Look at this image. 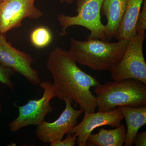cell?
<instances>
[{
  "label": "cell",
  "mask_w": 146,
  "mask_h": 146,
  "mask_svg": "<svg viewBox=\"0 0 146 146\" xmlns=\"http://www.w3.org/2000/svg\"><path fill=\"white\" fill-rule=\"evenodd\" d=\"M1 1H2V0H0V3H1Z\"/></svg>",
  "instance_id": "7402d4cb"
},
{
  "label": "cell",
  "mask_w": 146,
  "mask_h": 146,
  "mask_svg": "<svg viewBox=\"0 0 146 146\" xmlns=\"http://www.w3.org/2000/svg\"><path fill=\"white\" fill-rule=\"evenodd\" d=\"M104 0H77L75 16L60 14L57 16L58 21L61 27L60 35L67 34L66 30L73 26H80L89 30L90 34L87 39H100L107 41L105 27L102 23L101 9Z\"/></svg>",
  "instance_id": "277c9868"
},
{
  "label": "cell",
  "mask_w": 146,
  "mask_h": 146,
  "mask_svg": "<svg viewBox=\"0 0 146 146\" xmlns=\"http://www.w3.org/2000/svg\"><path fill=\"white\" fill-rule=\"evenodd\" d=\"M98 111H112L120 106H146V84L127 78L100 84L94 90Z\"/></svg>",
  "instance_id": "3957f363"
},
{
  "label": "cell",
  "mask_w": 146,
  "mask_h": 146,
  "mask_svg": "<svg viewBox=\"0 0 146 146\" xmlns=\"http://www.w3.org/2000/svg\"><path fill=\"white\" fill-rule=\"evenodd\" d=\"M46 68L52 77L55 98L71 100L84 112H96V97L90 89L99 82L79 68L69 51L54 48L48 56Z\"/></svg>",
  "instance_id": "6da1fadb"
},
{
  "label": "cell",
  "mask_w": 146,
  "mask_h": 146,
  "mask_svg": "<svg viewBox=\"0 0 146 146\" xmlns=\"http://www.w3.org/2000/svg\"><path fill=\"white\" fill-rule=\"evenodd\" d=\"M31 56L12 46L7 40L5 33H0V63L6 68L24 77L33 85L41 82L37 71L32 67Z\"/></svg>",
  "instance_id": "52a82bcc"
},
{
  "label": "cell",
  "mask_w": 146,
  "mask_h": 146,
  "mask_svg": "<svg viewBox=\"0 0 146 146\" xmlns=\"http://www.w3.org/2000/svg\"><path fill=\"white\" fill-rule=\"evenodd\" d=\"M31 42L34 47L42 48L48 46L52 39L51 32L45 27H39L33 30L30 35Z\"/></svg>",
  "instance_id": "9a60e30c"
},
{
  "label": "cell",
  "mask_w": 146,
  "mask_h": 146,
  "mask_svg": "<svg viewBox=\"0 0 146 146\" xmlns=\"http://www.w3.org/2000/svg\"><path fill=\"white\" fill-rule=\"evenodd\" d=\"M15 72L4 67L0 63V82L8 86L11 91L14 92L15 86L11 79V77Z\"/></svg>",
  "instance_id": "2e32d148"
},
{
  "label": "cell",
  "mask_w": 146,
  "mask_h": 146,
  "mask_svg": "<svg viewBox=\"0 0 146 146\" xmlns=\"http://www.w3.org/2000/svg\"><path fill=\"white\" fill-rule=\"evenodd\" d=\"M74 0H60V2L61 3H66L68 4H72L74 2Z\"/></svg>",
  "instance_id": "ffe728a7"
},
{
  "label": "cell",
  "mask_w": 146,
  "mask_h": 146,
  "mask_svg": "<svg viewBox=\"0 0 146 146\" xmlns=\"http://www.w3.org/2000/svg\"><path fill=\"white\" fill-rule=\"evenodd\" d=\"M35 0H2L0 3V33L20 27L26 18H41L43 12L35 6Z\"/></svg>",
  "instance_id": "ba28073f"
},
{
  "label": "cell",
  "mask_w": 146,
  "mask_h": 146,
  "mask_svg": "<svg viewBox=\"0 0 146 146\" xmlns=\"http://www.w3.org/2000/svg\"><path fill=\"white\" fill-rule=\"evenodd\" d=\"M2 110V104L1 102V100H0V116L1 115V113Z\"/></svg>",
  "instance_id": "44dd1931"
},
{
  "label": "cell",
  "mask_w": 146,
  "mask_h": 146,
  "mask_svg": "<svg viewBox=\"0 0 146 146\" xmlns=\"http://www.w3.org/2000/svg\"><path fill=\"white\" fill-rule=\"evenodd\" d=\"M65 108L57 119L52 123L45 120L37 125L35 133L36 136L44 143L62 140L64 135L78 123L79 118L84 111L80 109L76 110L72 106L73 101L64 100Z\"/></svg>",
  "instance_id": "9c48e42d"
},
{
  "label": "cell",
  "mask_w": 146,
  "mask_h": 146,
  "mask_svg": "<svg viewBox=\"0 0 146 146\" xmlns=\"http://www.w3.org/2000/svg\"><path fill=\"white\" fill-rule=\"evenodd\" d=\"M143 9L140 12L136 25L137 33L141 32H145L146 29V0L143 2Z\"/></svg>",
  "instance_id": "e0dca14e"
},
{
  "label": "cell",
  "mask_w": 146,
  "mask_h": 146,
  "mask_svg": "<svg viewBox=\"0 0 146 146\" xmlns=\"http://www.w3.org/2000/svg\"><path fill=\"white\" fill-rule=\"evenodd\" d=\"M133 145L136 146H146V131L137 133L133 141Z\"/></svg>",
  "instance_id": "d6986e66"
},
{
  "label": "cell",
  "mask_w": 146,
  "mask_h": 146,
  "mask_svg": "<svg viewBox=\"0 0 146 146\" xmlns=\"http://www.w3.org/2000/svg\"><path fill=\"white\" fill-rule=\"evenodd\" d=\"M145 32L129 40L127 48L117 65L110 71L113 80L135 79L146 84V63L143 52Z\"/></svg>",
  "instance_id": "5b68a950"
},
{
  "label": "cell",
  "mask_w": 146,
  "mask_h": 146,
  "mask_svg": "<svg viewBox=\"0 0 146 146\" xmlns=\"http://www.w3.org/2000/svg\"><path fill=\"white\" fill-rule=\"evenodd\" d=\"M39 85L44 90L41 98L30 100L24 105L16 106L19 115L9 124V129L11 132H16L28 126L39 125L44 120L46 115L53 111L50 102L55 96L52 84L43 81Z\"/></svg>",
  "instance_id": "8992f818"
},
{
  "label": "cell",
  "mask_w": 146,
  "mask_h": 146,
  "mask_svg": "<svg viewBox=\"0 0 146 146\" xmlns=\"http://www.w3.org/2000/svg\"><path fill=\"white\" fill-rule=\"evenodd\" d=\"M124 119L126 123L127 130L125 145L131 146L138 130L146 123V106L130 107L120 106Z\"/></svg>",
  "instance_id": "4fadbf2b"
},
{
  "label": "cell",
  "mask_w": 146,
  "mask_h": 146,
  "mask_svg": "<svg viewBox=\"0 0 146 146\" xmlns=\"http://www.w3.org/2000/svg\"><path fill=\"white\" fill-rule=\"evenodd\" d=\"M126 138L125 126L121 124L113 129L107 130L102 128L98 133H91L88 138L87 142L92 144V145L122 146L125 143Z\"/></svg>",
  "instance_id": "5bb4252c"
},
{
  "label": "cell",
  "mask_w": 146,
  "mask_h": 146,
  "mask_svg": "<svg viewBox=\"0 0 146 146\" xmlns=\"http://www.w3.org/2000/svg\"><path fill=\"white\" fill-rule=\"evenodd\" d=\"M144 0H127L125 11L115 38L118 41L130 40L137 35L136 25Z\"/></svg>",
  "instance_id": "7c38bea8"
},
{
  "label": "cell",
  "mask_w": 146,
  "mask_h": 146,
  "mask_svg": "<svg viewBox=\"0 0 146 146\" xmlns=\"http://www.w3.org/2000/svg\"><path fill=\"white\" fill-rule=\"evenodd\" d=\"M64 140L53 141L50 143V146H74L76 144L77 136L75 133L68 134Z\"/></svg>",
  "instance_id": "ac0fdd59"
},
{
  "label": "cell",
  "mask_w": 146,
  "mask_h": 146,
  "mask_svg": "<svg viewBox=\"0 0 146 146\" xmlns=\"http://www.w3.org/2000/svg\"><path fill=\"white\" fill-rule=\"evenodd\" d=\"M126 3L127 0H104L101 14L107 18L105 27L108 42L115 37L124 14Z\"/></svg>",
  "instance_id": "8fae6325"
},
{
  "label": "cell",
  "mask_w": 146,
  "mask_h": 146,
  "mask_svg": "<svg viewBox=\"0 0 146 146\" xmlns=\"http://www.w3.org/2000/svg\"><path fill=\"white\" fill-rule=\"evenodd\" d=\"M123 119L122 112L119 107L108 112H85L81 122L73 127L67 134L75 133L77 136L76 144L79 146H86L88 138L95 129L104 125L118 127Z\"/></svg>",
  "instance_id": "30bf717a"
},
{
  "label": "cell",
  "mask_w": 146,
  "mask_h": 146,
  "mask_svg": "<svg viewBox=\"0 0 146 146\" xmlns=\"http://www.w3.org/2000/svg\"><path fill=\"white\" fill-rule=\"evenodd\" d=\"M129 40L110 43L100 39H70V53L77 63L94 71L112 70L121 59Z\"/></svg>",
  "instance_id": "7a4b0ae2"
}]
</instances>
